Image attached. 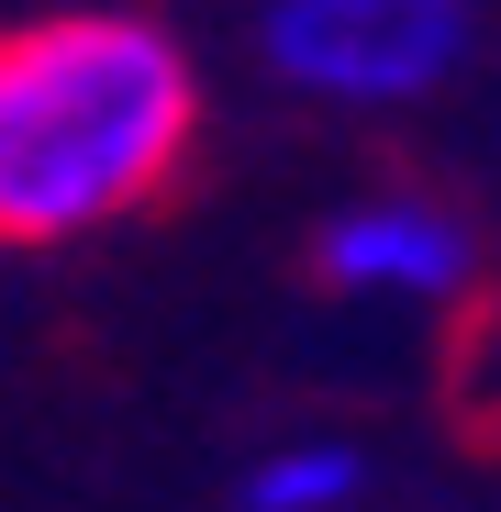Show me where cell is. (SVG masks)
Masks as SVG:
<instances>
[{
    "label": "cell",
    "mask_w": 501,
    "mask_h": 512,
    "mask_svg": "<svg viewBox=\"0 0 501 512\" xmlns=\"http://www.w3.org/2000/svg\"><path fill=\"white\" fill-rule=\"evenodd\" d=\"M190 145V56L123 12L0 34V234L56 245L134 212Z\"/></svg>",
    "instance_id": "obj_1"
},
{
    "label": "cell",
    "mask_w": 501,
    "mask_h": 512,
    "mask_svg": "<svg viewBox=\"0 0 501 512\" xmlns=\"http://www.w3.org/2000/svg\"><path fill=\"white\" fill-rule=\"evenodd\" d=\"M468 56V0H279L268 67L323 101H412Z\"/></svg>",
    "instance_id": "obj_2"
},
{
    "label": "cell",
    "mask_w": 501,
    "mask_h": 512,
    "mask_svg": "<svg viewBox=\"0 0 501 512\" xmlns=\"http://www.w3.org/2000/svg\"><path fill=\"white\" fill-rule=\"evenodd\" d=\"M323 279L334 290H412V301H446L468 279V234L424 201H379V212H346L323 234Z\"/></svg>",
    "instance_id": "obj_3"
},
{
    "label": "cell",
    "mask_w": 501,
    "mask_h": 512,
    "mask_svg": "<svg viewBox=\"0 0 501 512\" xmlns=\"http://www.w3.org/2000/svg\"><path fill=\"white\" fill-rule=\"evenodd\" d=\"M357 490H368V457H346V446H301V457H268L245 479L257 512H312V501H357Z\"/></svg>",
    "instance_id": "obj_4"
}]
</instances>
